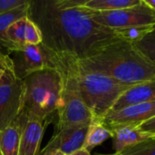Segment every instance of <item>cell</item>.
Masks as SVG:
<instances>
[{
	"mask_svg": "<svg viewBox=\"0 0 155 155\" xmlns=\"http://www.w3.org/2000/svg\"><path fill=\"white\" fill-rule=\"evenodd\" d=\"M83 0H30L28 16L38 26L42 43L59 55L90 58L121 39L115 30L92 19Z\"/></svg>",
	"mask_w": 155,
	"mask_h": 155,
	"instance_id": "6da1fadb",
	"label": "cell"
},
{
	"mask_svg": "<svg viewBox=\"0 0 155 155\" xmlns=\"http://www.w3.org/2000/svg\"><path fill=\"white\" fill-rule=\"evenodd\" d=\"M74 61L84 71L104 74L129 87L155 77V64L134 44L124 39L110 44L90 58Z\"/></svg>",
	"mask_w": 155,
	"mask_h": 155,
	"instance_id": "7a4b0ae2",
	"label": "cell"
},
{
	"mask_svg": "<svg viewBox=\"0 0 155 155\" xmlns=\"http://www.w3.org/2000/svg\"><path fill=\"white\" fill-rule=\"evenodd\" d=\"M59 56L64 60L71 70L79 94L92 113L94 119L102 120L112 111L121 95L130 88L104 74L79 68L72 57L65 55Z\"/></svg>",
	"mask_w": 155,
	"mask_h": 155,
	"instance_id": "3957f363",
	"label": "cell"
},
{
	"mask_svg": "<svg viewBox=\"0 0 155 155\" xmlns=\"http://www.w3.org/2000/svg\"><path fill=\"white\" fill-rule=\"evenodd\" d=\"M23 112L29 116L52 121L56 114L62 89L63 75L58 67L35 72L24 80Z\"/></svg>",
	"mask_w": 155,
	"mask_h": 155,
	"instance_id": "277c9868",
	"label": "cell"
},
{
	"mask_svg": "<svg viewBox=\"0 0 155 155\" xmlns=\"http://www.w3.org/2000/svg\"><path fill=\"white\" fill-rule=\"evenodd\" d=\"M56 67L60 69L63 75V89L56 110L55 131L70 126L90 124L94 119L93 114L84 103L74 77L67 64L57 54Z\"/></svg>",
	"mask_w": 155,
	"mask_h": 155,
	"instance_id": "5b68a950",
	"label": "cell"
},
{
	"mask_svg": "<svg viewBox=\"0 0 155 155\" xmlns=\"http://www.w3.org/2000/svg\"><path fill=\"white\" fill-rule=\"evenodd\" d=\"M89 12L93 20L113 30L155 25V10L147 5L143 0L128 8L102 12L89 10Z\"/></svg>",
	"mask_w": 155,
	"mask_h": 155,
	"instance_id": "8992f818",
	"label": "cell"
},
{
	"mask_svg": "<svg viewBox=\"0 0 155 155\" xmlns=\"http://www.w3.org/2000/svg\"><path fill=\"white\" fill-rule=\"evenodd\" d=\"M25 84L14 72L13 62L0 79V131L12 124L24 108Z\"/></svg>",
	"mask_w": 155,
	"mask_h": 155,
	"instance_id": "52a82bcc",
	"label": "cell"
},
{
	"mask_svg": "<svg viewBox=\"0 0 155 155\" xmlns=\"http://www.w3.org/2000/svg\"><path fill=\"white\" fill-rule=\"evenodd\" d=\"M11 54L15 74L21 80L35 72L56 67V54L43 43L25 45Z\"/></svg>",
	"mask_w": 155,
	"mask_h": 155,
	"instance_id": "ba28073f",
	"label": "cell"
},
{
	"mask_svg": "<svg viewBox=\"0 0 155 155\" xmlns=\"http://www.w3.org/2000/svg\"><path fill=\"white\" fill-rule=\"evenodd\" d=\"M154 116L155 101H153L131 105L117 111H112L101 121L108 128L119 125L138 126Z\"/></svg>",
	"mask_w": 155,
	"mask_h": 155,
	"instance_id": "9c48e42d",
	"label": "cell"
},
{
	"mask_svg": "<svg viewBox=\"0 0 155 155\" xmlns=\"http://www.w3.org/2000/svg\"><path fill=\"white\" fill-rule=\"evenodd\" d=\"M89 124L74 125L55 131L46 148L60 151L64 155L83 149Z\"/></svg>",
	"mask_w": 155,
	"mask_h": 155,
	"instance_id": "30bf717a",
	"label": "cell"
},
{
	"mask_svg": "<svg viewBox=\"0 0 155 155\" xmlns=\"http://www.w3.org/2000/svg\"><path fill=\"white\" fill-rule=\"evenodd\" d=\"M5 36L13 47V52L25 45L42 43L41 32L28 15L12 23L5 31Z\"/></svg>",
	"mask_w": 155,
	"mask_h": 155,
	"instance_id": "8fae6325",
	"label": "cell"
},
{
	"mask_svg": "<svg viewBox=\"0 0 155 155\" xmlns=\"http://www.w3.org/2000/svg\"><path fill=\"white\" fill-rule=\"evenodd\" d=\"M50 122L46 120L39 119L26 114L23 127L18 155L39 154L40 144L46 126Z\"/></svg>",
	"mask_w": 155,
	"mask_h": 155,
	"instance_id": "7c38bea8",
	"label": "cell"
},
{
	"mask_svg": "<svg viewBox=\"0 0 155 155\" xmlns=\"http://www.w3.org/2000/svg\"><path fill=\"white\" fill-rule=\"evenodd\" d=\"M109 129L113 134L112 139L114 141V153H118L130 146L155 138V134L142 132L134 125H119Z\"/></svg>",
	"mask_w": 155,
	"mask_h": 155,
	"instance_id": "4fadbf2b",
	"label": "cell"
},
{
	"mask_svg": "<svg viewBox=\"0 0 155 155\" xmlns=\"http://www.w3.org/2000/svg\"><path fill=\"white\" fill-rule=\"evenodd\" d=\"M153 101H155V77L143 84L130 87L121 95L112 111H117L131 105Z\"/></svg>",
	"mask_w": 155,
	"mask_h": 155,
	"instance_id": "5bb4252c",
	"label": "cell"
},
{
	"mask_svg": "<svg viewBox=\"0 0 155 155\" xmlns=\"http://www.w3.org/2000/svg\"><path fill=\"white\" fill-rule=\"evenodd\" d=\"M26 114L22 112L9 126L0 131V152L3 155H18V150Z\"/></svg>",
	"mask_w": 155,
	"mask_h": 155,
	"instance_id": "9a60e30c",
	"label": "cell"
},
{
	"mask_svg": "<svg viewBox=\"0 0 155 155\" xmlns=\"http://www.w3.org/2000/svg\"><path fill=\"white\" fill-rule=\"evenodd\" d=\"M29 3L30 0L23 5L0 14V53L10 55L13 52V47L5 36V31L12 23L28 15Z\"/></svg>",
	"mask_w": 155,
	"mask_h": 155,
	"instance_id": "2e32d148",
	"label": "cell"
},
{
	"mask_svg": "<svg viewBox=\"0 0 155 155\" xmlns=\"http://www.w3.org/2000/svg\"><path fill=\"white\" fill-rule=\"evenodd\" d=\"M111 130L99 119H93L89 124L83 149L91 152L95 147L112 138Z\"/></svg>",
	"mask_w": 155,
	"mask_h": 155,
	"instance_id": "e0dca14e",
	"label": "cell"
},
{
	"mask_svg": "<svg viewBox=\"0 0 155 155\" xmlns=\"http://www.w3.org/2000/svg\"><path fill=\"white\" fill-rule=\"evenodd\" d=\"M141 0H83L82 6L94 12L114 11L136 5Z\"/></svg>",
	"mask_w": 155,
	"mask_h": 155,
	"instance_id": "ac0fdd59",
	"label": "cell"
},
{
	"mask_svg": "<svg viewBox=\"0 0 155 155\" xmlns=\"http://www.w3.org/2000/svg\"><path fill=\"white\" fill-rule=\"evenodd\" d=\"M134 45L149 60L155 64V25Z\"/></svg>",
	"mask_w": 155,
	"mask_h": 155,
	"instance_id": "d6986e66",
	"label": "cell"
},
{
	"mask_svg": "<svg viewBox=\"0 0 155 155\" xmlns=\"http://www.w3.org/2000/svg\"><path fill=\"white\" fill-rule=\"evenodd\" d=\"M152 27L153 26H134L115 31L121 39L126 40L133 44H136L152 29Z\"/></svg>",
	"mask_w": 155,
	"mask_h": 155,
	"instance_id": "ffe728a7",
	"label": "cell"
},
{
	"mask_svg": "<svg viewBox=\"0 0 155 155\" xmlns=\"http://www.w3.org/2000/svg\"><path fill=\"white\" fill-rule=\"evenodd\" d=\"M109 155H155V138L130 146L118 153Z\"/></svg>",
	"mask_w": 155,
	"mask_h": 155,
	"instance_id": "44dd1931",
	"label": "cell"
},
{
	"mask_svg": "<svg viewBox=\"0 0 155 155\" xmlns=\"http://www.w3.org/2000/svg\"><path fill=\"white\" fill-rule=\"evenodd\" d=\"M29 0H0V14L26 4Z\"/></svg>",
	"mask_w": 155,
	"mask_h": 155,
	"instance_id": "7402d4cb",
	"label": "cell"
},
{
	"mask_svg": "<svg viewBox=\"0 0 155 155\" xmlns=\"http://www.w3.org/2000/svg\"><path fill=\"white\" fill-rule=\"evenodd\" d=\"M137 128L141 130L142 132L151 134H155V116L151 118L150 120H147L146 122L139 124Z\"/></svg>",
	"mask_w": 155,
	"mask_h": 155,
	"instance_id": "603a6c76",
	"label": "cell"
},
{
	"mask_svg": "<svg viewBox=\"0 0 155 155\" xmlns=\"http://www.w3.org/2000/svg\"><path fill=\"white\" fill-rule=\"evenodd\" d=\"M11 63H12V59L10 55L0 53V79L2 78L4 73L5 72V69Z\"/></svg>",
	"mask_w": 155,
	"mask_h": 155,
	"instance_id": "cb8c5ba5",
	"label": "cell"
},
{
	"mask_svg": "<svg viewBox=\"0 0 155 155\" xmlns=\"http://www.w3.org/2000/svg\"><path fill=\"white\" fill-rule=\"evenodd\" d=\"M38 155H64L63 153H61L60 151H56V150H50L46 147H45V149L39 153Z\"/></svg>",
	"mask_w": 155,
	"mask_h": 155,
	"instance_id": "d4e9b609",
	"label": "cell"
},
{
	"mask_svg": "<svg viewBox=\"0 0 155 155\" xmlns=\"http://www.w3.org/2000/svg\"><path fill=\"white\" fill-rule=\"evenodd\" d=\"M67 155H92V154H91V153H90V152H88V151H86V150H84V149H81V150H79V151H76V152H74V153H70V154H67Z\"/></svg>",
	"mask_w": 155,
	"mask_h": 155,
	"instance_id": "484cf974",
	"label": "cell"
},
{
	"mask_svg": "<svg viewBox=\"0 0 155 155\" xmlns=\"http://www.w3.org/2000/svg\"><path fill=\"white\" fill-rule=\"evenodd\" d=\"M143 1L147 5H149L151 8L155 10V0H143Z\"/></svg>",
	"mask_w": 155,
	"mask_h": 155,
	"instance_id": "4316f807",
	"label": "cell"
},
{
	"mask_svg": "<svg viewBox=\"0 0 155 155\" xmlns=\"http://www.w3.org/2000/svg\"><path fill=\"white\" fill-rule=\"evenodd\" d=\"M0 155H3V154H2V153H1V152H0Z\"/></svg>",
	"mask_w": 155,
	"mask_h": 155,
	"instance_id": "83f0119b",
	"label": "cell"
}]
</instances>
